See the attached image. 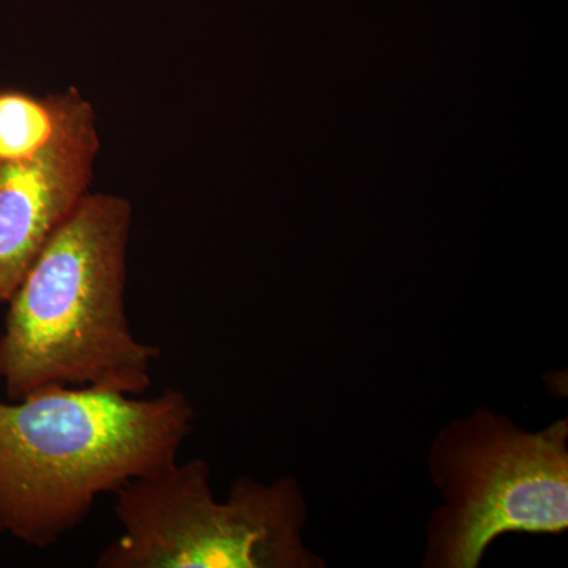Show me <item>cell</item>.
<instances>
[{"label": "cell", "mask_w": 568, "mask_h": 568, "mask_svg": "<svg viewBox=\"0 0 568 568\" xmlns=\"http://www.w3.org/2000/svg\"><path fill=\"white\" fill-rule=\"evenodd\" d=\"M194 425L178 388L145 398L51 387L0 399V536L54 547L99 497L178 462Z\"/></svg>", "instance_id": "cell-1"}, {"label": "cell", "mask_w": 568, "mask_h": 568, "mask_svg": "<svg viewBox=\"0 0 568 568\" xmlns=\"http://www.w3.org/2000/svg\"><path fill=\"white\" fill-rule=\"evenodd\" d=\"M132 205L91 193L41 248L10 301L0 335L7 398L41 388L91 387L142 396L159 346L134 336L126 316Z\"/></svg>", "instance_id": "cell-2"}, {"label": "cell", "mask_w": 568, "mask_h": 568, "mask_svg": "<svg viewBox=\"0 0 568 568\" xmlns=\"http://www.w3.org/2000/svg\"><path fill=\"white\" fill-rule=\"evenodd\" d=\"M204 459L174 462L115 491L121 536L100 551L99 568H316L302 530L308 517L294 477L234 481L215 499Z\"/></svg>", "instance_id": "cell-3"}, {"label": "cell", "mask_w": 568, "mask_h": 568, "mask_svg": "<svg viewBox=\"0 0 568 568\" xmlns=\"http://www.w3.org/2000/svg\"><path fill=\"white\" fill-rule=\"evenodd\" d=\"M429 467L446 506L429 525L425 567L477 568L504 534L568 528L567 418L528 433L478 410L437 435Z\"/></svg>", "instance_id": "cell-4"}, {"label": "cell", "mask_w": 568, "mask_h": 568, "mask_svg": "<svg viewBox=\"0 0 568 568\" xmlns=\"http://www.w3.org/2000/svg\"><path fill=\"white\" fill-rule=\"evenodd\" d=\"M100 141L89 104L40 155L0 163V305L89 193Z\"/></svg>", "instance_id": "cell-5"}, {"label": "cell", "mask_w": 568, "mask_h": 568, "mask_svg": "<svg viewBox=\"0 0 568 568\" xmlns=\"http://www.w3.org/2000/svg\"><path fill=\"white\" fill-rule=\"evenodd\" d=\"M89 104L74 88L44 97L20 89H2L0 163L40 155L69 132Z\"/></svg>", "instance_id": "cell-6"}]
</instances>
